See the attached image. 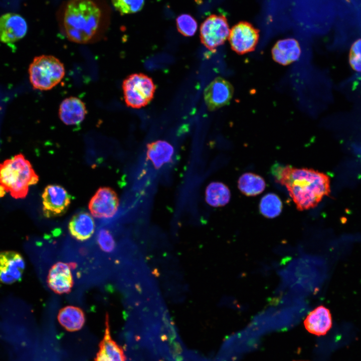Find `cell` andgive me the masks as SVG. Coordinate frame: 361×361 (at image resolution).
Here are the masks:
<instances>
[{
    "instance_id": "603a6c76",
    "label": "cell",
    "mask_w": 361,
    "mask_h": 361,
    "mask_svg": "<svg viewBox=\"0 0 361 361\" xmlns=\"http://www.w3.org/2000/svg\"><path fill=\"white\" fill-rule=\"evenodd\" d=\"M282 203L275 194L268 193L261 199L259 210L261 214L268 218L278 216L282 212Z\"/></svg>"
},
{
    "instance_id": "7c38bea8",
    "label": "cell",
    "mask_w": 361,
    "mask_h": 361,
    "mask_svg": "<svg viewBox=\"0 0 361 361\" xmlns=\"http://www.w3.org/2000/svg\"><path fill=\"white\" fill-rule=\"evenodd\" d=\"M28 30L27 23L21 15L6 13L0 17V41L6 44L22 39Z\"/></svg>"
},
{
    "instance_id": "484cf974",
    "label": "cell",
    "mask_w": 361,
    "mask_h": 361,
    "mask_svg": "<svg viewBox=\"0 0 361 361\" xmlns=\"http://www.w3.org/2000/svg\"><path fill=\"white\" fill-rule=\"evenodd\" d=\"M349 59L350 64L355 72V78L361 81V38L352 44Z\"/></svg>"
},
{
    "instance_id": "30bf717a",
    "label": "cell",
    "mask_w": 361,
    "mask_h": 361,
    "mask_svg": "<svg viewBox=\"0 0 361 361\" xmlns=\"http://www.w3.org/2000/svg\"><path fill=\"white\" fill-rule=\"evenodd\" d=\"M23 256L14 251L0 252V282L11 284L20 280L25 269Z\"/></svg>"
},
{
    "instance_id": "4316f807",
    "label": "cell",
    "mask_w": 361,
    "mask_h": 361,
    "mask_svg": "<svg viewBox=\"0 0 361 361\" xmlns=\"http://www.w3.org/2000/svg\"><path fill=\"white\" fill-rule=\"evenodd\" d=\"M97 243L105 252L110 253L115 249V240L110 232L105 229H100L97 234Z\"/></svg>"
},
{
    "instance_id": "ac0fdd59",
    "label": "cell",
    "mask_w": 361,
    "mask_h": 361,
    "mask_svg": "<svg viewBox=\"0 0 361 361\" xmlns=\"http://www.w3.org/2000/svg\"><path fill=\"white\" fill-rule=\"evenodd\" d=\"M95 227L93 217L86 212L75 214L68 225L70 234L79 241H85L90 238L94 233Z\"/></svg>"
},
{
    "instance_id": "9c48e42d",
    "label": "cell",
    "mask_w": 361,
    "mask_h": 361,
    "mask_svg": "<svg viewBox=\"0 0 361 361\" xmlns=\"http://www.w3.org/2000/svg\"><path fill=\"white\" fill-rule=\"evenodd\" d=\"M119 206L118 198L112 189L108 187L99 188L89 203L91 214L98 218L112 217L116 213Z\"/></svg>"
},
{
    "instance_id": "3957f363",
    "label": "cell",
    "mask_w": 361,
    "mask_h": 361,
    "mask_svg": "<svg viewBox=\"0 0 361 361\" xmlns=\"http://www.w3.org/2000/svg\"><path fill=\"white\" fill-rule=\"evenodd\" d=\"M38 180L39 177L31 164L22 154L0 164V185L16 199L26 197L29 187Z\"/></svg>"
},
{
    "instance_id": "8992f818",
    "label": "cell",
    "mask_w": 361,
    "mask_h": 361,
    "mask_svg": "<svg viewBox=\"0 0 361 361\" xmlns=\"http://www.w3.org/2000/svg\"><path fill=\"white\" fill-rule=\"evenodd\" d=\"M230 30L226 17L221 15H212L202 24L200 38L202 44L213 50L223 44L229 38Z\"/></svg>"
},
{
    "instance_id": "5b68a950",
    "label": "cell",
    "mask_w": 361,
    "mask_h": 361,
    "mask_svg": "<svg viewBox=\"0 0 361 361\" xmlns=\"http://www.w3.org/2000/svg\"><path fill=\"white\" fill-rule=\"evenodd\" d=\"M122 90L126 105L132 108H139L151 101L155 86L148 76L142 73H134L124 80Z\"/></svg>"
},
{
    "instance_id": "8fae6325",
    "label": "cell",
    "mask_w": 361,
    "mask_h": 361,
    "mask_svg": "<svg viewBox=\"0 0 361 361\" xmlns=\"http://www.w3.org/2000/svg\"><path fill=\"white\" fill-rule=\"evenodd\" d=\"M233 95L231 84L221 77L213 80L204 90V99L210 110L214 111L229 104Z\"/></svg>"
},
{
    "instance_id": "6da1fadb",
    "label": "cell",
    "mask_w": 361,
    "mask_h": 361,
    "mask_svg": "<svg viewBox=\"0 0 361 361\" xmlns=\"http://www.w3.org/2000/svg\"><path fill=\"white\" fill-rule=\"evenodd\" d=\"M59 22L67 39L78 44L96 42L108 27V16L94 0H69L60 9Z\"/></svg>"
},
{
    "instance_id": "ffe728a7",
    "label": "cell",
    "mask_w": 361,
    "mask_h": 361,
    "mask_svg": "<svg viewBox=\"0 0 361 361\" xmlns=\"http://www.w3.org/2000/svg\"><path fill=\"white\" fill-rule=\"evenodd\" d=\"M173 154L172 146L164 140H156L147 145V156L156 167L168 162Z\"/></svg>"
},
{
    "instance_id": "d4e9b609",
    "label": "cell",
    "mask_w": 361,
    "mask_h": 361,
    "mask_svg": "<svg viewBox=\"0 0 361 361\" xmlns=\"http://www.w3.org/2000/svg\"><path fill=\"white\" fill-rule=\"evenodd\" d=\"M111 2L114 8L123 15L138 12L144 5V0H111Z\"/></svg>"
},
{
    "instance_id": "f1b7e54d",
    "label": "cell",
    "mask_w": 361,
    "mask_h": 361,
    "mask_svg": "<svg viewBox=\"0 0 361 361\" xmlns=\"http://www.w3.org/2000/svg\"><path fill=\"white\" fill-rule=\"evenodd\" d=\"M297 361H304V360H297Z\"/></svg>"
},
{
    "instance_id": "2e32d148",
    "label": "cell",
    "mask_w": 361,
    "mask_h": 361,
    "mask_svg": "<svg viewBox=\"0 0 361 361\" xmlns=\"http://www.w3.org/2000/svg\"><path fill=\"white\" fill-rule=\"evenodd\" d=\"M305 329L310 333L318 335L325 334L332 326L329 310L320 305L310 311L304 321Z\"/></svg>"
},
{
    "instance_id": "7402d4cb",
    "label": "cell",
    "mask_w": 361,
    "mask_h": 361,
    "mask_svg": "<svg viewBox=\"0 0 361 361\" xmlns=\"http://www.w3.org/2000/svg\"><path fill=\"white\" fill-rule=\"evenodd\" d=\"M238 187L241 193L246 196H255L264 191L266 183L262 176L254 173L246 172L239 177Z\"/></svg>"
},
{
    "instance_id": "e0dca14e",
    "label": "cell",
    "mask_w": 361,
    "mask_h": 361,
    "mask_svg": "<svg viewBox=\"0 0 361 361\" xmlns=\"http://www.w3.org/2000/svg\"><path fill=\"white\" fill-rule=\"evenodd\" d=\"M300 54L299 44L293 38H286L278 41L272 50L273 60L283 65L290 64L297 60Z\"/></svg>"
},
{
    "instance_id": "cb8c5ba5",
    "label": "cell",
    "mask_w": 361,
    "mask_h": 361,
    "mask_svg": "<svg viewBox=\"0 0 361 361\" xmlns=\"http://www.w3.org/2000/svg\"><path fill=\"white\" fill-rule=\"evenodd\" d=\"M176 23L177 30L184 36H193L196 32L198 27L197 21L189 14L179 15L176 18Z\"/></svg>"
},
{
    "instance_id": "d6986e66",
    "label": "cell",
    "mask_w": 361,
    "mask_h": 361,
    "mask_svg": "<svg viewBox=\"0 0 361 361\" xmlns=\"http://www.w3.org/2000/svg\"><path fill=\"white\" fill-rule=\"evenodd\" d=\"M58 320L64 329L68 331L74 332L83 327L85 322V317L81 308L70 305L60 310Z\"/></svg>"
},
{
    "instance_id": "7a4b0ae2",
    "label": "cell",
    "mask_w": 361,
    "mask_h": 361,
    "mask_svg": "<svg viewBox=\"0 0 361 361\" xmlns=\"http://www.w3.org/2000/svg\"><path fill=\"white\" fill-rule=\"evenodd\" d=\"M277 170L278 182L285 187L299 211L315 207L324 197L330 194L329 177L323 172L290 165Z\"/></svg>"
},
{
    "instance_id": "277c9868",
    "label": "cell",
    "mask_w": 361,
    "mask_h": 361,
    "mask_svg": "<svg viewBox=\"0 0 361 361\" xmlns=\"http://www.w3.org/2000/svg\"><path fill=\"white\" fill-rule=\"evenodd\" d=\"M30 81L33 88L49 90L58 85L65 75L63 64L52 55L36 57L29 67Z\"/></svg>"
},
{
    "instance_id": "52a82bcc",
    "label": "cell",
    "mask_w": 361,
    "mask_h": 361,
    "mask_svg": "<svg viewBox=\"0 0 361 361\" xmlns=\"http://www.w3.org/2000/svg\"><path fill=\"white\" fill-rule=\"evenodd\" d=\"M43 211L47 218L59 217L68 210L71 196L62 186L57 185L47 186L42 194Z\"/></svg>"
},
{
    "instance_id": "5bb4252c",
    "label": "cell",
    "mask_w": 361,
    "mask_h": 361,
    "mask_svg": "<svg viewBox=\"0 0 361 361\" xmlns=\"http://www.w3.org/2000/svg\"><path fill=\"white\" fill-rule=\"evenodd\" d=\"M48 284L56 293L69 292L73 284L70 265L61 262L54 264L49 271Z\"/></svg>"
},
{
    "instance_id": "83f0119b",
    "label": "cell",
    "mask_w": 361,
    "mask_h": 361,
    "mask_svg": "<svg viewBox=\"0 0 361 361\" xmlns=\"http://www.w3.org/2000/svg\"><path fill=\"white\" fill-rule=\"evenodd\" d=\"M6 192V191L4 188L0 185V197H3L5 195Z\"/></svg>"
},
{
    "instance_id": "ba28073f",
    "label": "cell",
    "mask_w": 361,
    "mask_h": 361,
    "mask_svg": "<svg viewBox=\"0 0 361 361\" xmlns=\"http://www.w3.org/2000/svg\"><path fill=\"white\" fill-rule=\"evenodd\" d=\"M259 31L251 24L240 22L230 30L229 40L233 51L239 54L253 51L258 43Z\"/></svg>"
},
{
    "instance_id": "44dd1931",
    "label": "cell",
    "mask_w": 361,
    "mask_h": 361,
    "mask_svg": "<svg viewBox=\"0 0 361 361\" xmlns=\"http://www.w3.org/2000/svg\"><path fill=\"white\" fill-rule=\"evenodd\" d=\"M206 201L214 207H222L227 204L231 198L228 187L221 182H212L206 188Z\"/></svg>"
},
{
    "instance_id": "9a60e30c",
    "label": "cell",
    "mask_w": 361,
    "mask_h": 361,
    "mask_svg": "<svg viewBox=\"0 0 361 361\" xmlns=\"http://www.w3.org/2000/svg\"><path fill=\"white\" fill-rule=\"evenodd\" d=\"M87 114L85 104L79 98L71 96L61 103L59 109L60 120L68 125L81 123Z\"/></svg>"
},
{
    "instance_id": "4fadbf2b",
    "label": "cell",
    "mask_w": 361,
    "mask_h": 361,
    "mask_svg": "<svg viewBox=\"0 0 361 361\" xmlns=\"http://www.w3.org/2000/svg\"><path fill=\"white\" fill-rule=\"evenodd\" d=\"M104 335L100 341L99 349L95 361H126L123 348L112 337L109 325V316H105Z\"/></svg>"
}]
</instances>
